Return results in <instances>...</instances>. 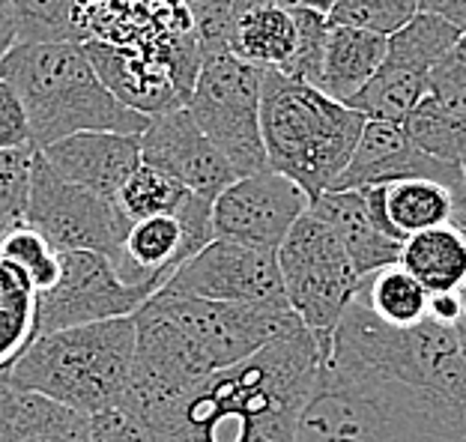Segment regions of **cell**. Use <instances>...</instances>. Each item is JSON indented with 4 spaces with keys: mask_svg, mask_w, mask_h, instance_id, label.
Returning <instances> with one entry per match:
<instances>
[{
    "mask_svg": "<svg viewBox=\"0 0 466 442\" xmlns=\"http://www.w3.org/2000/svg\"><path fill=\"white\" fill-rule=\"evenodd\" d=\"M165 290L213 302H288L272 251L213 239L179 266Z\"/></svg>",
    "mask_w": 466,
    "mask_h": 442,
    "instance_id": "5bb4252c",
    "label": "cell"
},
{
    "mask_svg": "<svg viewBox=\"0 0 466 442\" xmlns=\"http://www.w3.org/2000/svg\"><path fill=\"white\" fill-rule=\"evenodd\" d=\"M463 314V296L461 293H431L428 299V320L454 326Z\"/></svg>",
    "mask_w": 466,
    "mask_h": 442,
    "instance_id": "ab89813d",
    "label": "cell"
},
{
    "mask_svg": "<svg viewBox=\"0 0 466 442\" xmlns=\"http://www.w3.org/2000/svg\"><path fill=\"white\" fill-rule=\"evenodd\" d=\"M461 296H463V314H461V320L454 323V332H458L461 350H463V356H466V287L461 290Z\"/></svg>",
    "mask_w": 466,
    "mask_h": 442,
    "instance_id": "7bdbcfd3",
    "label": "cell"
},
{
    "mask_svg": "<svg viewBox=\"0 0 466 442\" xmlns=\"http://www.w3.org/2000/svg\"><path fill=\"white\" fill-rule=\"evenodd\" d=\"M141 162L162 167L186 192L207 197V201H216L237 180L230 162L200 132L188 108L150 117L147 129L141 132Z\"/></svg>",
    "mask_w": 466,
    "mask_h": 442,
    "instance_id": "9a60e30c",
    "label": "cell"
},
{
    "mask_svg": "<svg viewBox=\"0 0 466 442\" xmlns=\"http://www.w3.org/2000/svg\"><path fill=\"white\" fill-rule=\"evenodd\" d=\"M135 365V314L57 329L0 371V383L39 392L84 416L126 404Z\"/></svg>",
    "mask_w": 466,
    "mask_h": 442,
    "instance_id": "8992f818",
    "label": "cell"
},
{
    "mask_svg": "<svg viewBox=\"0 0 466 442\" xmlns=\"http://www.w3.org/2000/svg\"><path fill=\"white\" fill-rule=\"evenodd\" d=\"M21 146H34L25 102L13 84L0 78V150H21Z\"/></svg>",
    "mask_w": 466,
    "mask_h": 442,
    "instance_id": "8d00e7d4",
    "label": "cell"
},
{
    "mask_svg": "<svg viewBox=\"0 0 466 442\" xmlns=\"http://www.w3.org/2000/svg\"><path fill=\"white\" fill-rule=\"evenodd\" d=\"M309 204V195L293 180L272 167H263L251 176H237L216 197L213 230L218 239L275 255Z\"/></svg>",
    "mask_w": 466,
    "mask_h": 442,
    "instance_id": "4fadbf2b",
    "label": "cell"
},
{
    "mask_svg": "<svg viewBox=\"0 0 466 442\" xmlns=\"http://www.w3.org/2000/svg\"><path fill=\"white\" fill-rule=\"evenodd\" d=\"M302 326L288 302H213L162 287L135 311V365L123 407L141 418Z\"/></svg>",
    "mask_w": 466,
    "mask_h": 442,
    "instance_id": "7a4b0ae2",
    "label": "cell"
},
{
    "mask_svg": "<svg viewBox=\"0 0 466 442\" xmlns=\"http://www.w3.org/2000/svg\"><path fill=\"white\" fill-rule=\"evenodd\" d=\"M365 117L350 105L326 96L320 87L263 69L260 132L267 165L317 201L335 188L353 159Z\"/></svg>",
    "mask_w": 466,
    "mask_h": 442,
    "instance_id": "5b68a950",
    "label": "cell"
},
{
    "mask_svg": "<svg viewBox=\"0 0 466 442\" xmlns=\"http://www.w3.org/2000/svg\"><path fill=\"white\" fill-rule=\"evenodd\" d=\"M449 225L466 239V176L451 188V218Z\"/></svg>",
    "mask_w": 466,
    "mask_h": 442,
    "instance_id": "b9f144b4",
    "label": "cell"
},
{
    "mask_svg": "<svg viewBox=\"0 0 466 442\" xmlns=\"http://www.w3.org/2000/svg\"><path fill=\"white\" fill-rule=\"evenodd\" d=\"M76 4L78 0H13L18 42H81Z\"/></svg>",
    "mask_w": 466,
    "mask_h": 442,
    "instance_id": "1f68e13d",
    "label": "cell"
},
{
    "mask_svg": "<svg viewBox=\"0 0 466 442\" xmlns=\"http://www.w3.org/2000/svg\"><path fill=\"white\" fill-rule=\"evenodd\" d=\"M400 126H404L410 141L416 144L421 153H428L433 159L449 162V165H463L466 126L454 120L433 96L421 99Z\"/></svg>",
    "mask_w": 466,
    "mask_h": 442,
    "instance_id": "83f0119b",
    "label": "cell"
},
{
    "mask_svg": "<svg viewBox=\"0 0 466 442\" xmlns=\"http://www.w3.org/2000/svg\"><path fill=\"white\" fill-rule=\"evenodd\" d=\"M0 78L25 102L36 150L78 132L141 135L150 123L108 90L84 42H15L0 60Z\"/></svg>",
    "mask_w": 466,
    "mask_h": 442,
    "instance_id": "277c9868",
    "label": "cell"
},
{
    "mask_svg": "<svg viewBox=\"0 0 466 442\" xmlns=\"http://www.w3.org/2000/svg\"><path fill=\"white\" fill-rule=\"evenodd\" d=\"M416 13L419 9L412 0H332L326 9L332 25L370 30L380 36H391Z\"/></svg>",
    "mask_w": 466,
    "mask_h": 442,
    "instance_id": "836d02e7",
    "label": "cell"
},
{
    "mask_svg": "<svg viewBox=\"0 0 466 442\" xmlns=\"http://www.w3.org/2000/svg\"><path fill=\"white\" fill-rule=\"evenodd\" d=\"M0 255L25 272L36 293H48L60 281V251L39 234V230L21 225L0 239Z\"/></svg>",
    "mask_w": 466,
    "mask_h": 442,
    "instance_id": "4dcf8cb0",
    "label": "cell"
},
{
    "mask_svg": "<svg viewBox=\"0 0 466 442\" xmlns=\"http://www.w3.org/2000/svg\"><path fill=\"white\" fill-rule=\"evenodd\" d=\"M39 153L63 180L90 188L102 197H116L141 165V135L78 132L48 144Z\"/></svg>",
    "mask_w": 466,
    "mask_h": 442,
    "instance_id": "ac0fdd59",
    "label": "cell"
},
{
    "mask_svg": "<svg viewBox=\"0 0 466 442\" xmlns=\"http://www.w3.org/2000/svg\"><path fill=\"white\" fill-rule=\"evenodd\" d=\"M326 356L466 407V356L454 326L425 320L410 329H398L380 320L365 302L353 299L332 332Z\"/></svg>",
    "mask_w": 466,
    "mask_h": 442,
    "instance_id": "52a82bcc",
    "label": "cell"
},
{
    "mask_svg": "<svg viewBox=\"0 0 466 442\" xmlns=\"http://www.w3.org/2000/svg\"><path fill=\"white\" fill-rule=\"evenodd\" d=\"M213 239V201L186 195L174 213L135 221L114 257V269L126 284L156 296L174 272Z\"/></svg>",
    "mask_w": 466,
    "mask_h": 442,
    "instance_id": "8fae6325",
    "label": "cell"
},
{
    "mask_svg": "<svg viewBox=\"0 0 466 442\" xmlns=\"http://www.w3.org/2000/svg\"><path fill=\"white\" fill-rule=\"evenodd\" d=\"M400 180H437L454 188L463 180V167L421 153L410 141V135L404 132L400 123L365 120L362 138L356 144L353 159L344 167V174L338 176L335 188H365V186H386Z\"/></svg>",
    "mask_w": 466,
    "mask_h": 442,
    "instance_id": "2e32d148",
    "label": "cell"
},
{
    "mask_svg": "<svg viewBox=\"0 0 466 442\" xmlns=\"http://www.w3.org/2000/svg\"><path fill=\"white\" fill-rule=\"evenodd\" d=\"M84 48H87L99 78L108 84L114 96L129 108L141 111L144 117L186 108L188 90L179 84L167 60L137 48L102 45V42H84Z\"/></svg>",
    "mask_w": 466,
    "mask_h": 442,
    "instance_id": "e0dca14e",
    "label": "cell"
},
{
    "mask_svg": "<svg viewBox=\"0 0 466 442\" xmlns=\"http://www.w3.org/2000/svg\"><path fill=\"white\" fill-rule=\"evenodd\" d=\"M428 96L437 99L458 123L466 126V34L431 69Z\"/></svg>",
    "mask_w": 466,
    "mask_h": 442,
    "instance_id": "d590c367",
    "label": "cell"
},
{
    "mask_svg": "<svg viewBox=\"0 0 466 442\" xmlns=\"http://www.w3.org/2000/svg\"><path fill=\"white\" fill-rule=\"evenodd\" d=\"M36 146L0 150V239L25 225Z\"/></svg>",
    "mask_w": 466,
    "mask_h": 442,
    "instance_id": "e575fe53",
    "label": "cell"
},
{
    "mask_svg": "<svg viewBox=\"0 0 466 442\" xmlns=\"http://www.w3.org/2000/svg\"><path fill=\"white\" fill-rule=\"evenodd\" d=\"M419 13L437 15L466 34V0H412Z\"/></svg>",
    "mask_w": 466,
    "mask_h": 442,
    "instance_id": "f35d334b",
    "label": "cell"
},
{
    "mask_svg": "<svg viewBox=\"0 0 466 442\" xmlns=\"http://www.w3.org/2000/svg\"><path fill=\"white\" fill-rule=\"evenodd\" d=\"M186 195H192V192H186V188L179 186L174 176H167L162 167L141 162L114 201L123 209V216L135 225V221L174 213V209L186 201Z\"/></svg>",
    "mask_w": 466,
    "mask_h": 442,
    "instance_id": "f1b7e54d",
    "label": "cell"
},
{
    "mask_svg": "<svg viewBox=\"0 0 466 442\" xmlns=\"http://www.w3.org/2000/svg\"><path fill=\"white\" fill-rule=\"evenodd\" d=\"M332 338L296 329L204 377L137 422L150 442H296L299 413Z\"/></svg>",
    "mask_w": 466,
    "mask_h": 442,
    "instance_id": "6da1fadb",
    "label": "cell"
},
{
    "mask_svg": "<svg viewBox=\"0 0 466 442\" xmlns=\"http://www.w3.org/2000/svg\"><path fill=\"white\" fill-rule=\"evenodd\" d=\"M263 69L239 60L230 51L207 55L188 93L186 108L230 162L237 176H251L267 165L260 132Z\"/></svg>",
    "mask_w": 466,
    "mask_h": 442,
    "instance_id": "ba28073f",
    "label": "cell"
},
{
    "mask_svg": "<svg viewBox=\"0 0 466 442\" xmlns=\"http://www.w3.org/2000/svg\"><path fill=\"white\" fill-rule=\"evenodd\" d=\"M25 225L39 230L57 251H99L114 260L129 236L132 221L123 216L114 197H102L90 188L63 180L36 150Z\"/></svg>",
    "mask_w": 466,
    "mask_h": 442,
    "instance_id": "30bf717a",
    "label": "cell"
},
{
    "mask_svg": "<svg viewBox=\"0 0 466 442\" xmlns=\"http://www.w3.org/2000/svg\"><path fill=\"white\" fill-rule=\"evenodd\" d=\"M461 167H463V176H466V156H463V165Z\"/></svg>",
    "mask_w": 466,
    "mask_h": 442,
    "instance_id": "bcb514c9",
    "label": "cell"
},
{
    "mask_svg": "<svg viewBox=\"0 0 466 442\" xmlns=\"http://www.w3.org/2000/svg\"><path fill=\"white\" fill-rule=\"evenodd\" d=\"M458 39H461V30L449 25V21L428 15V13H416L404 27L389 36L386 55L400 57L412 63V66L431 72Z\"/></svg>",
    "mask_w": 466,
    "mask_h": 442,
    "instance_id": "f546056e",
    "label": "cell"
},
{
    "mask_svg": "<svg viewBox=\"0 0 466 442\" xmlns=\"http://www.w3.org/2000/svg\"><path fill=\"white\" fill-rule=\"evenodd\" d=\"M296 442H466V407L323 356Z\"/></svg>",
    "mask_w": 466,
    "mask_h": 442,
    "instance_id": "3957f363",
    "label": "cell"
},
{
    "mask_svg": "<svg viewBox=\"0 0 466 442\" xmlns=\"http://www.w3.org/2000/svg\"><path fill=\"white\" fill-rule=\"evenodd\" d=\"M356 299L365 302L383 323L398 326V329H410V326L428 320L431 293L400 263H391V266L377 269L362 278Z\"/></svg>",
    "mask_w": 466,
    "mask_h": 442,
    "instance_id": "4316f807",
    "label": "cell"
},
{
    "mask_svg": "<svg viewBox=\"0 0 466 442\" xmlns=\"http://www.w3.org/2000/svg\"><path fill=\"white\" fill-rule=\"evenodd\" d=\"M296 15L293 6L279 0H237L228 51L258 69L288 72L296 55Z\"/></svg>",
    "mask_w": 466,
    "mask_h": 442,
    "instance_id": "44dd1931",
    "label": "cell"
},
{
    "mask_svg": "<svg viewBox=\"0 0 466 442\" xmlns=\"http://www.w3.org/2000/svg\"><path fill=\"white\" fill-rule=\"evenodd\" d=\"M18 42V18H15V6L13 0H0V60L9 55Z\"/></svg>",
    "mask_w": 466,
    "mask_h": 442,
    "instance_id": "60d3db41",
    "label": "cell"
},
{
    "mask_svg": "<svg viewBox=\"0 0 466 442\" xmlns=\"http://www.w3.org/2000/svg\"><path fill=\"white\" fill-rule=\"evenodd\" d=\"M60 281L48 293H39V335L132 317L150 299L147 290L132 287L116 276L114 260L99 251H60Z\"/></svg>",
    "mask_w": 466,
    "mask_h": 442,
    "instance_id": "7c38bea8",
    "label": "cell"
},
{
    "mask_svg": "<svg viewBox=\"0 0 466 442\" xmlns=\"http://www.w3.org/2000/svg\"><path fill=\"white\" fill-rule=\"evenodd\" d=\"M0 442H90V416L0 383Z\"/></svg>",
    "mask_w": 466,
    "mask_h": 442,
    "instance_id": "7402d4cb",
    "label": "cell"
},
{
    "mask_svg": "<svg viewBox=\"0 0 466 442\" xmlns=\"http://www.w3.org/2000/svg\"><path fill=\"white\" fill-rule=\"evenodd\" d=\"M386 45L389 36L347 25H332L329 39H326L320 90L326 96L350 105V99L374 78L380 63L386 60Z\"/></svg>",
    "mask_w": 466,
    "mask_h": 442,
    "instance_id": "603a6c76",
    "label": "cell"
},
{
    "mask_svg": "<svg viewBox=\"0 0 466 442\" xmlns=\"http://www.w3.org/2000/svg\"><path fill=\"white\" fill-rule=\"evenodd\" d=\"M299 4H309V6H320V9H329L332 0H299Z\"/></svg>",
    "mask_w": 466,
    "mask_h": 442,
    "instance_id": "ee69618b",
    "label": "cell"
},
{
    "mask_svg": "<svg viewBox=\"0 0 466 442\" xmlns=\"http://www.w3.org/2000/svg\"><path fill=\"white\" fill-rule=\"evenodd\" d=\"M275 260L284 299L296 317L317 338H332L362 284L341 239L305 209V216L275 251Z\"/></svg>",
    "mask_w": 466,
    "mask_h": 442,
    "instance_id": "9c48e42d",
    "label": "cell"
},
{
    "mask_svg": "<svg viewBox=\"0 0 466 442\" xmlns=\"http://www.w3.org/2000/svg\"><path fill=\"white\" fill-rule=\"evenodd\" d=\"M356 192H362L374 225L398 242L421 230L449 225L451 218V186L437 180H400L365 186Z\"/></svg>",
    "mask_w": 466,
    "mask_h": 442,
    "instance_id": "ffe728a7",
    "label": "cell"
},
{
    "mask_svg": "<svg viewBox=\"0 0 466 442\" xmlns=\"http://www.w3.org/2000/svg\"><path fill=\"white\" fill-rule=\"evenodd\" d=\"M279 4H288V6H296L299 0H279Z\"/></svg>",
    "mask_w": 466,
    "mask_h": 442,
    "instance_id": "f6af8a7d",
    "label": "cell"
},
{
    "mask_svg": "<svg viewBox=\"0 0 466 442\" xmlns=\"http://www.w3.org/2000/svg\"><path fill=\"white\" fill-rule=\"evenodd\" d=\"M293 15H296V30H299V39H296V55H293L290 66H288L284 75L299 78L305 84L320 87L326 39H329L332 21H329V15H326V9L309 6V4H296Z\"/></svg>",
    "mask_w": 466,
    "mask_h": 442,
    "instance_id": "d6a6232c",
    "label": "cell"
},
{
    "mask_svg": "<svg viewBox=\"0 0 466 442\" xmlns=\"http://www.w3.org/2000/svg\"><path fill=\"white\" fill-rule=\"evenodd\" d=\"M398 263L428 293H461L466 287V239L451 225L407 236Z\"/></svg>",
    "mask_w": 466,
    "mask_h": 442,
    "instance_id": "cb8c5ba5",
    "label": "cell"
},
{
    "mask_svg": "<svg viewBox=\"0 0 466 442\" xmlns=\"http://www.w3.org/2000/svg\"><path fill=\"white\" fill-rule=\"evenodd\" d=\"M39 335V293L15 263L0 255V371Z\"/></svg>",
    "mask_w": 466,
    "mask_h": 442,
    "instance_id": "484cf974",
    "label": "cell"
},
{
    "mask_svg": "<svg viewBox=\"0 0 466 442\" xmlns=\"http://www.w3.org/2000/svg\"><path fill=\"white\" fill-rule=\"evenodd\" d=\"M90 442H150L147 427L126 407L90 416Z\"/></svg>",
    "mask_w": 466,
    "mask_h": 442,
    "instance_id": "74e56055",
    "label": "cell"
},
{
    "mask_svg": "<svg viewBox=\"0 0 466 442\" xmlns=\"http://www.w3.org/2000/svg\"><path fill=\"white\" fill-rule=\"evenodd\" d=\"M428 78L431 72L386 55L374 78L350 99V108H356L365 120L404 123L407 114L428 96Z\"/></svg>",
    "mask_w": 466,
    "mask_h": 442,
    "instance_id": "d4e9b609",
    "label": "cell"
},
{
    "mask_svg": "<svg viewBox=\"0 0 466 442\" xmlns=\"http://www.w3.org/2000/svg\"><path fill=\"white\" fill-rule=\"evenodd\" d=\"M309 213L320 218L332 234L341 239L350 263L359 272V278L370 276L377 269H386L400 260V242L383 234L370 218L365 197L356 188H332L309 204Z\"/></svg>",
    "mask_w": 466,
    "mask_h": 442,
    "instance_id": "d6986e66",
    "label": "cell"
}]
</instances>
